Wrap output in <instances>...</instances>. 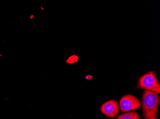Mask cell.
Instances as JSON below:
<instances>
[{
	"mask_svg": "<svg viewBox=\"0 0 160 119\" xmlns=\"http://www.w3.org/2000/svg\"><path fill=\"white\" fill-rule=\"evenodd\" d=\"M141 102L136 97L127 94L122 97L119 101V106L121 112H126L139 109L141 107Z\"/></svg>",
	"mask_w": 160,
	"mask_h": 119,
	"instance_id": "cell-3",
	"label": "cell"
},
{
	"mask_svg": "<svg viewBox=\"0 0 160 119\" xmlns=\"http://www.w3.org/2000/svg\"><path fill=\"white\" fill-rule=\"evenodd\" d=\"M137 87L141 89L149 90L158 94H160V85L156 78L154 71H149L142 76L138 80Z\"/></svg>",
	"mask_w": 160,
	"mask_h": 119,
	"instance_id": "cell-2",
	"label": "cell"
},
{
	"mask_svg": "<svg viewBox=\"0 0 160 119\" xmlns=\"http://www.w3.org/2000/svg\"><path fill=\"white\" fill-rule=\"evenodd\" d=\"M159 103L160 96L158 94L145 90L142 97V110L144 119L157 116Z\"/></svg>",
	"mask_w": 160,
	"mask_h": 119,
	"instance_id": "cell-1",
	"label": "cell"
},
{
	"mask_svg": "<svg viewBox=\"0 0 160 119\" xmlns=\"http://www.w3.org/2000/svg\"><path fill=\"white\" fill-rule=\"evenodd\" d=\"M100 110L102 113L107 117L114 118L119 112V104L116 100H109L100 106Z\"/></svg>",
	"mask_w": 160,
	"mask_h": 119,
	"instance_id": "cell-4",
	"label": "cell"
},
{
	"mask_svg": "<svg viewBox=\"0 0 160 119\" xmlns=\"http://www.w3.org/2000/svg\"><path fill=\"white\" fill-rule=\"evenodd\" d=\"M156 119V118H151V119Z\"/></svg>",
	"mask_w": 160,
	"mask_h": 119,
	"instance_id": "cell-9",
	"label": "cell"
},
{
	"mask_svg": "<svg viewBox=\"0 0 160 119\" xmlns=\"http://www.w3.org/2000/svg\"><path fill=\"white\" fill-rule=\"evenodd\" d=\"M34 16L33 14H31L30 16V19L32 20L34 18Z\"/></svg>",
	"mask_w": 160,
	"mask_h": 119,
	"instance_id": "cell-7",
	"label": "cell"
},
{
	"mask_svg": "<svg viewBox=\"0 0 160 119\" xmlns=\"http://www.w3.org/2000/svg\"><path fill=\"white\" fill-rule=\"evenodd\" d=\"M40 8H41V10H44V8H43V7H42V6H41V7H40Z\"/></svg>",
	"mask_w": 160,
	"mask_h": 119,
	"instance_id": "cell-8",
	"label": "cell"
},
{
	"mask_svg": "<svg viewBox=\"0 0 160 119\" xmlns=\"http://www.w3.org/2000/svg\"><path fill=\"white\" fill-rule=\"evenodd\" d=\"M78 60V56H76V55H72L68 58V60L66 61V62L69 63H73L77 62Z\"/></svg>",
	"mask_w": 160,
	"mask_h": 119,
	"instance_id": "cell-6",
	"label": "cell"
},
{
	"mask_svg": "<svg viewBox=\"0 0 160 119\" xmlns=\"http://www.w3.org/2000/svg\"><path fill=\"white\" fill-rule=\"evenodd\" d=\"M116 119H140V117L136 112L132 111L120 114Z\"/></svg>",
	"mask_w": 160,
	"mask_h": 119,
	"instance_id": "cell-5",
	"label": "cell"
}]
</instances>
